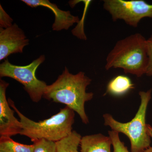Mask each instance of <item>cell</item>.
<instances>
[{
    "instance_id": "cell-1",
    "label": "cell",
    "mask_w": 152,
    "mask_h": 152,
    "mask_svg": "<svg viewBox=\"0 0 152 152\" xmlns=\"http://www.w3.org/2000/svg\"><path fill=\"white\" fill-rule=\"evenodd\" d=\"M92 80L83 72L71 74L66 67L62 74L51 85L47 86L43 97L49 101L65 104L77 113L85 124L89 119L85 112V104L91 101L94 94L87 92V87Z\"/></svg>"
},
{
    "instance_id": "cell-2",
    "label": "cell",
    "mask_w": 152,
    "mask_h": 152,
    "mask_svg": "<svg viewBox=\"0 0 152 152\" xmlns=\"http://www.w3.org/2000/svg\"><path fill=\"white\" fill-rule=\"evenodd\" d=\"M148 62L147 39L135 33L118 41L106 60V70L122 69L125 73L140 77L145 75Z\"/></svg>"
},
{
    "instance_id": "cell-3",
    "label": "cell",
    "mask_w": 152,
    "mask_h": 152,
    "mask_svg": "<svg viewBox=\"0 0 152 152\" xmlns=\"http://www.w3.org/2000/svg\"><path fill=\"white\" fill-rule=\"evenodd\" d=\"M8 101L10 106L20 118L22 129L20 134L29 138L31 141L45 139L57 142L67 137L72 132L75 112L66 106L50 118L36 122L22 114L11 99H8Z\"/></svg>"
},
{
    "instance_id": "cell-4",
    "label": "cell",
    "mask_w": 152,
    "mask_h": 152,
    "mask_svg": "<svg viewBox=\"0 0 152 152\" xmlns=\"http://www.w3.org/2000/svg\"><path fill=\"white\" fill-rule=\"evenodd\" d=\"M141 102L135 116L129 122L118 121L112 115H103L104 124L110 127L112 131L124 134L129 139L131 152H143L151 147V137L148 132L146 115L149 102L151 98L152 90L139 93Z\"/></svg>"
},
{
    "instance_id": "cell-5",
    "label": "cell",
    "mask_w": 152,
    "mask_h": 152,
    "mask_svg": "<svg viewBox=\"0 0 152 152\" xmlns=\"http://www.w3.org/2000/svg\"><path fill=\"white\" fill-rule=\"evenodd\" d=\"M45 59V56L42 55L30 64L25 66L15 65L8 60H5L0 65V77H8L20 83L31 100L38 102L43 97L48 85L45 82L37 78L36 72Z\"/></svg>"
},
{
    "instance_id": "cell-6",
    "label": "cell",
    "mask_w": 152,
    "mask_h": 152,
    "mask_svg": "<svg viewBox=\"0 0 152 152\" xmlns=\"http://www.w3.org/2000/svg\"><path fill=\"white\" fill-rule=\"evenodd\" d=\"M103 7L113 21L122 20L134 28L144 18H152V4L144 0H104Z\"/></svg>"
},
{
    "instance_id": "cell-7",
    "label": "cell",
    "mask_w": 152,
    "mask_h": 152,
    "mask_svg": "<svg viewBox=\"0 0 152 152\" xmlns=\"http://www.w3.org/2000/svg\"><path fill=\"white\" fill-rule=\"evenodd\" d=\"M29 44V40L16 23L7 28H0V61L12 54L23 53Z\"/></svg>"
},
{
    "instance_id": "cell-8",
    "label": "cell",
    "mask_w": 152,
    "mask_h": 152,
    "mask_svg": "<svg viewBox=\"0 0 152 152\" xmlns=\"http://www.w3.org/2000/svg\"><path fill=\"white\" fill-rule=\"evenodd\" d=\"M9 83L0 80V135L10 137L20 134L22 125L14 116V110L11 109L6 98V90Z\"/></svg>"
},
{
    "instance_id": "cell-9",
    "label": "cell",
    "mask_w": 152,
    "mask_h": 152,
    "mask_svg": "<svg viewBox=\"0 0 152 152\" xmlns=\"http://www.w3.org/2000/svg\"><path fill=\"white\" fill-rule=\"evenodd\" d=\"M22 1L31 7H43L51 10L55 16V22L52 26L53 31L69 29L80 21L78 16L73 15L70 11L61 10L56 5L52 4L48 0H22Z\"/></svg>"
},
{
    "instance_id": "cell-10",
    "label": "cell",
    "mask_w": 152,
    "mask_h": 152,
    "mask_svg": "<svg viewBox=\"0 0 152 152\" xmlns=\"http://www.w3.org/2000/svg\"><path fill=\"white\" fill-rule=\"evenodd\" d=\"M110 138L102 134L89 135L82 137L81 152H111Z\"/></svg>"
},
{
    "instance_id": "cell-11",
    "label": "cell",
    "mask_w": 152,
    "mask_h": 152,
    "mask_svg": "<svg viewBox=\"0 0 152 152\" xmlns=\"http://www.w3.org/2000/svg\"><path fill=\"white\" fill-rule=\"evenodd\" d=\"M134 86L128 77L118 76L109 82L107 86V93L113 96H121L133 88Z\"/></svg>"
},
{
    "instance_id": "cell-12",
    "label": "cell",
    "mask_w": 152,
    "mask_h": 152,
    "mask_svg": "<svg viewBox=\"0 0 152 152\" xmlns=\"http://www.w3.org/2000/svg\"><path fill=\"white\" fill-rule=\"evenodd\" d=\"M82 137L75 131L64 138L56 142L58 152H79L78 148Z\"/></svg>"
},
{
    "instance_id": "cell-13",
    "label": "cell",
    "mask_w": 152,
    "mask_h": 152,
    "mask_svg": "<svg viewBox=\"0 0 152 152\" xmlns=\"http://www.w3.org/2000/svg\"><path fill=\"white\" fill-rule=\"evenodd\" d=\"M34 145H24L15 142L10 137H1L0 151L2 152H33Z\"/></svg>"
},
{
    "instance_id": "cell-14",
    "label": "cell",
    "mask_w": 152,
    "mask_h": 152,
    "mask_svg": "<svg viewBox=\"0 0 152 152\" xmlns=\"http://www.w3.org/2000/svg\"><path fill=\"white\" fill-rule=\"evenodd\" d=\"M31 141L34 147L33 152H58L56 142L45 139H37Z\"/></svg>"
},
{
    "instance_id": "cell-15",
    "label": "cell",
    "mask_w": 152,
    "mask_h": 152,
    "mask_svg": "<svg viewBox=\"0 0 152 152\" xmlns=\"http://www.w3.org/2000/svg\"><path fill=\"white\" fill-rule=\"evenodd\" d=\"M119 133L115 131H109V137L110 138L112 145L113 148V152H131L129 151L124 143L120 140Z\"/></svg>"
},
{
    "instance_id": "cell-16",
    "label": "cell",
    "mask_w": 152,
    "mask_h": 152,
    "mask_svg": "<svg viewBox=\"0 0 152 152\" xmlns=\"http://www.w3.org/2000/svg\"><path fill=\"white\" fill-rule=\"evenodd\" d=\"M13 20L0 5V27L6 29L12 26Z\"/></svg>"
},
{
    "instance_id": "cell-17",
    "label": "cell",
    "mask_w": 152,
    "mask_h": 152,
    "mask_svg": "<svg viewBox=\"0 0 152 152\" xmlns=\"http://www.w3.org/2000/svg\"><path fill=\"white\" fill-rule=\"evenodd\" d=\"M147 47L148 50V62L145 75L149 77L152 76V34L147 39Z\"/></svg>"
},
{
    "instance_id": "cell-18",
    "label": "cell",
    "mask_w": 152,
    "mask_h": 152,
    "mask_svg": "<svg viewBox=\"0 0 152 152\" xmlns=\"http://www.w3.org/2000/svg\"><path fill=\"white\" fill-rule=\"evenodd\" d=\"M148 132L151 138H152V127L149 124H147Z\"/></svg>"
},
{
    "instance_id": "cell-19",
    "label": "cell",
    "mask_w": 152,
    "mask_h": 152,
    "mask_svg": "<svg viewBox=\"0 0 152 152\" xmlns=\"http://www.w3.org/2000/svg\"><path fill=\"white\" fill-rule=\"evenodd\" d=\"M143 152H152V146L150 147Z\"/></svg>"
},
{
    "instance_id": "cell-20",
    "label": "cell",
    "mask_w": 152,
    "mask_h": 152,
    "mask_svg": "<svg viewBox=\"0 0 152 152\" xmlns=\"http://www.w3.org/2000/svg\"><path fill=\"white\" fill-rule=\"evenodd\" d=\"M0 152H1V151H0Z\"/></svg>"
}]
</instances>
